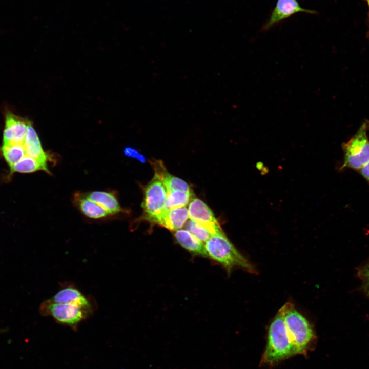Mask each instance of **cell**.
Instances as JSON below:
<instances>
[{
	"mask_svg": "<svg viewBox=\"0 0 369 369\" xmlns=\"http://www.w3.org/2000/svg\"><path fill=\"white\" fill-rule=\"evenodd\" d=\"M296 354L295 346L280 308L270 325L268 343L262 362L263 363L273 364Z\"/></svg>",
	"mask_w": 369,
	"mask_h": 369,
	"instance_id": "1",
	"label": "cell"
},
{
	"mask_svg": "<svg viewBox=\"0 0 369 369\" xmlns=\"http://www.w3.org/2000/svg\"><path fill=\"white\" fill-rule=\"evenodd\" d=\"M208 256L224 266L228 271L240 268L255 273V267L235 247L222 232L212 235L205 242Z\"/></svg>",
	"mask_w": 369,
	"mask_h": 369,
	"instance_id": "2",
	"label": "cell"
},
{
	"mask_svg": "<svg viewBox=\"0 0 369 369\" xmlns=\"http://www.w3.org/2000/svg\"><path fill=\"white\" fill-rule=\"evenodd\" d=\"M284 322L295 347L296 354L302 352L314 336L307 319L290 302L281 308Z\"/></svg>",
	"mask_w": 369,
	"mask_h": 369,
	"instance_id": "3",
	"label": "cell"
},
{
	"mask_svg": "<svg viewBox=\"0 0 369 369\" xmlns=\"http://www.w3.org/2000/svg\"><path fill=\"white\" fill-rule=\"evenodd\" d=\"M368 129L369 121L365 120L356 134L347 142L342 144L344 159L341 169L360 170L369 162Z\"/></svg>",
	"mask_w": 369,
	"mask_h": 369,
	"instance_id": "4",
	"label": "cell"
},
{
	"mask_svg": "<svg viewBox=\"0 0 369 369\" xmlns=\"http://www.w3.org/2000/svg\"><path fill=\"white\" fill-rule=\"evenodd\" d=\"M168 191L161 179L156 175L144 189L142 204L144 214L142 218L151 223L158 224L163 214Z\"/></svg>",
	"mask_w": 369,
	"mask_h": 369,
	"instance_id": "5",
	"label": "cell"
},
{
	"mask_svg": "<svg viewBox=\"0 0 369 369\" xmlns=\"http://www.w3.org/2000/svg\"><path fill=\"white\" fill-rule=\"evenodd\" d=\"M40 312L43 315L50 316L58 323L76 328L90 313L79 306L52 302L49 299L41 304Z\"/></svg>",
	"mask_w": 369,
	"mask_h": 369,
	"instance_id": "6",
	"label": "cell"
},
{
	"mask_svg": "<svg viewBox=\"0 0 369 369\" xmlns=\"http://www.w3.org/2000/svg\"><path fill=\"white\" fill-rule=\"evenodd\" d=\"M29 121L7 111L5 114L2 145L23 144Z\"/></svg>",
	"mask_w": 369,
	"mask_h": 369,
	"instance_id": "7",
	"label": "cell"
},
{
	"mask_svg": "<svg viewBox=\"0 0 369 369\" xmlns=\"http://www.w3.org/2000/svg\"><path fill=\"white\" fill-rule=\"evenodd\" d=\"M188 210L190 219L204 227L212 235L222 231L212 211L200 199H192Z\"/></svg>",
	"mask_w": 369,
	"mask_h": 369,
	"instance_id": "8",
	"label": "cell"
},
{
	"mask_svg": "<svg viewBox=\"0 0 369 369\" xmlns=\"http://www.w3.org/2000/svg\"><path fill=\"white\" fill-rule=\"evenodd\" d=\"M298 12L316 13L314 10L303 8L297 0H277L269 19L263 25L262 30H268L274 25Z\"/></svg>",
	"mask_w": 369,
	"mask_h": 369,
	"instance_id": "9",
	"label": "cell"
},
{
	"mask_svg": "<svg viewBox=\"0 0 369 369\" xmlns=\"http://www.w3.org/2000/svg\"><path fill=\"white\" fill-rule=\"evenodd\" d=\"M26 155L37 160L47 167L50 156L43 149L38 136L31 122L29 121L27 131L23 142Z\"/></svg>",
	"mask_w": 369,
	"mask_h": 369,
	"instance_id": "10",
	"label": "cell"
},
{
	"mask_svg": "<svg viewBox=\"0 0 369 369\" xmlns=\"http://www.w3.org/2000/svg\"><path fill=\"white\" fill-rule=\"evenodd\" d=\"M49 300L55 303L76 305L89 312L92 310L89 300L80 291L72 286H68L61 289Z\"/></svg>",
	"mask_w": 369,
	"mask_h": 369,
	"instance_id": "11",
	"label": "cell"
},
{
	"mask_svg": "<svg viewBox=\"0 0 369 369\" xmlns=\"http://www.w3.org/2000/svg\"><path fill=\"white\" fill-rule=\"evenodd\" d=\"M156 174L162 181L167 188L168 193L173 191H182L192 192L188 184L182 179L169 173L160 161L153 163Z\"/></svg>",
	"mask_w": 369,
	"mask_h": 369,
	"instance_id": "12",
	"label": "cell"
},
{
	"mask_svg": "<svg viewBox=\"0 0 369 369\" xmlns=\"http://www.w3.org/2000/svg\"><path fill=\"white\" fill-rule=\"evenodd\" d=\"M189 218L188 210L185 207L172 209L165 211L158 225L170 230L180 229Z\"/></svg>",
	"mask_w": 369,
	"mask_h": 369,
	"instance_id": "13",
	"label": "cell"
},
{
	"mask_svg": "<svg viewBox=\"0 0 369 369\" xmlns=\"http://www.w3.org/2000/svg\"><path fill=\"white\" fill-rule=\"evenodd\" d=\"M85 196L102 207L109 215H113L122 211L114 193L96 191L84 194Z\"/></svg>",
	"mask_w": 369,
	"mask_h": 369,
	"instance_id": "14",
	"label": "cell"
},
{
	"mask_svg": "<svg viewBox=\"0 0 369 369\" xmlns=\"http://www.w3.org/2000/svg\"><path fill=\"white\" fill-rule=\"evenodd\" d=\"M174 235L177 242L186 250L196 255L208 256L203 242L187 230H176Z\"/></svg>",
	"mask_w": 369,
	"mask_h": 369,
	"instance_id": "15",
	"label": "cell"
},
{
	"mask_svg": "<svg viewBox=\"0 0 369 369\" xmlns=\"http://www.w3.org/2000/svg\"><path fill=\"white\" fill-rule=\"evenodd\" d=\"M75 201L82 213L92 219H100L109 215L100 206L87 198L84 194L75 195Z\"/></svg>",
	"mask_w": 369,
	"mask_h": 369,
	"instance_id": "16",
	"label": "cell"
},
{
	"mask_svg": "<svg viewBox=\"0 0 369 369\" xmlns=\"http://www.w3.org/2000/svg\"><path fill=\"white\" fill-rule=\"evenodd\" d=\"M40 170L50 174L48 167L44 165L37 160L26 155L19 161L10 168V174L15 172L30 173Z\"/></svg>",
	"mask_w": 369,
	"mask_h": 369,
	"instance_id": "17",
	"label": "cell"
},
{
	"mask_svg": "<svg viewBox=\"0 0 369 369\" xmlns=\"http://www.w3.org/2000/svg\"><path fill=\"white\" fill-rule=\"evenodd\" d=\"M1 151L10 168L26 155L23 144L2 145Z\"/></svg>",
	"mask_w": 369,
	"mask_h": 369,
	"instance_id": "18",
	"label": "cell"
},
{
	"mask_svg": "<svg viewBox=\"0 0 369 369\" xmlns=\"http://www.w3.org/2000/svg\"><path fill=\"white\" fill-rule=\"evenodd\" d=\"M192 192L182 191H173L168 193L165 206V210L184 207L192 199Z\"/></svg>",
	"mask_w": 369,
	"mask_h": 369,
	"instance_id": "19",
	"label": "cell"
},
{
	"mask_svg": "<svg viewBox=\"0 0 369 369\" xmlns=\"http://www.w3.org/2000/svg\"><path fill=\"white\" fill-rule=\"evenodd\" d=\"M185 228L202 242H206L212 235L204 227L191 219L187 221Z\"/></svg>",
	"mask_w": 369,
	"mask_h": 369,
	"instance_id": "20",
	"label": "cell"
},
{
	"mask_svg": "<svg viewBox=\"0 0 369 369\" xmlns=\"http://www.w3.org/2000/svg\"><path fill=\"white\" fill-rule=\"evenodd\" d=\"M359 275L363 281L365 291L369 295V263L360 269Z\"/></svg>",
	"mask_w": 369,
	"mask_h": 369,
	"instance_id": "21",
	"label": "cell"
},
{
	"mask_svg": "<svg viewBox=\"0 0 369 369\" xmlns=\"http://www.w3.org/2000/svg\"><path fill=\"white\" fill-rule=\"evenodd\" d=\"M124 153L126 156L135 158L142 163H145L146 161V157L137 150L132 147L125 148Z\"/></svg>",
	"mask_w": 369,
	"mask_h": 369,
	"instance_id": "22",
	"label": "cell"
},
{
	"mask_svg": "<svg viewBox=\"0 0 369 369\" xmlns=\"http://www.w3.org/2000/svg\"><path fill=\"white\" fill-rule=\"evenodd\" d=\"M360 170L361 175L369 182V162L364 166Z\"/></svg>",
	"mask_w": 369,
	"mask_h": 369,
	"instance_id": "23",
	"label": "cell"
},
{
	"mask_svg": "<svg viewBox=\"0 0 369 369\" xmlns=\"http://www.w3.org/2000/svg\"><path fill=\"white\" fill-rule=\"evenodd\" d=\"M4 331H5V330H4V329H3V330H0V333H1V332H3Z\"/></svg>",
	"mask_w": 369,
	"mask_h": 369,
	"instance_id": "24",
	"label": "cell"
},
{
	"mask_svg": "<svg viewBox=\"0 0 369 369\" xmlns=\"http://www.w3.org/2000/svg\"><path fill=\"white\" fill-rule=\"evenodd\" d=\"M366 1H367V4H368V7H369V0H366Z\"/></svg>",
	"mask_w": 369,
	"mask_h": 369,
	"instance_id": "25",
	"label": "cell"
}]
</instances>
